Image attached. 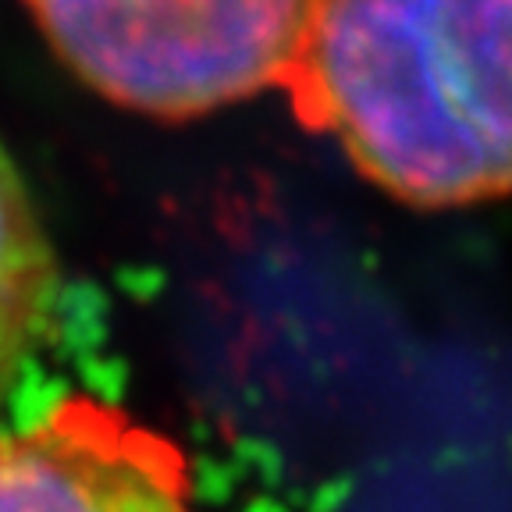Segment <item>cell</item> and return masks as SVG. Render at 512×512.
Returning <instances> with one entry per match:
<instances>
[{
	"mask_svg": "<svg viewBox=\"0 0 512 512\" xmlns=\"http://www.w3.org/2000/svg\"><path fill=\"white\" fill-rule=\"evenodd\" d=\"M285 93L392 200L512 196V0H320Z\"/></svg>",
	"mask_w": 512,
	"mask_h": 512,
	"instance_id": "cell-1",
	"label": "cell"
},
{
	"mask_svg": "<svg viewBox=\"0 0 512 512\" xmlns=\"http://www.w3.org/2000/svg\"><path fill=\"white\" fill-rule=\"evenodd\" d=\"M320 0H25L79 82L185 121L285 89Z\"/></svg>",
	"mask_w": 512,
	"mask_h": 512,
	"instance_id": "cell-2",
	"label": "cell"
},
{
	"mask_svg": "<svg viewBox=\"0 0 512 512\" xmlns=\"http://www.w3.org/2000/svg\"><path fill=\"white\" fill-rule=\"evenodd\" d=\"M0 512H196V488L168 434L68 395L0 434Z\"/></svg>",
	"mask_w": 512,
	"mask_h": 512,
	"instance_id": "cell-3",
	"label": "cell"
},
{
	"mask_svg": "<svg viewBox=\"0 0 512 512\" xmlns=\"http://www.w3.org/2000/svg\"><path fill=\"white\" fill-rule=\"evenodd\" d=\"M61 267L40 207L0 143V402L54 328Z\"/></svg>",
	"mask_w": 512,
	"mask_h": 512,
	"instance_id": "cell-4",
	"label": "cell"
}]
</instances>
